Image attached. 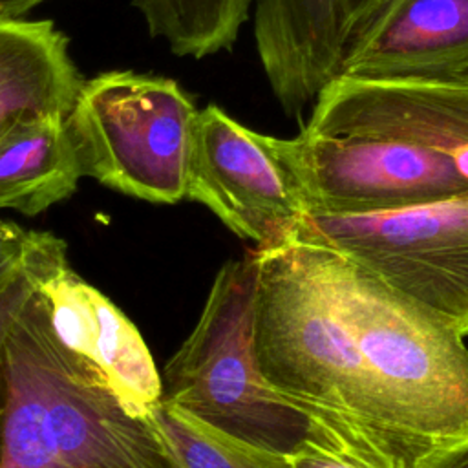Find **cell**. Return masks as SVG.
Wrapping results in <instances>:
<instances>
[{"label": "cell", "instance_id": "obj_17", "mask_svg": "<svg viewBox=\"0 0 468 468\" xmlns=\"http://www.w3.org/2000/svg\"><path fill=\"white\" fill-rule=\"evenodd\" d=\"M35 292V230H24L0 218V413L5 399L9 333Z\"/></svg>", "mask_w": 468, "mask_h": 468}, {"label": "cell", "instance_id": "obj_8", "mask_svg": "<svg viewBox=\"0 0 468 468\" xmlns=\"http://www.w3.org/2000/svg\"><path fill=\"white\" fill-rule=\"evenodd\" d=\"M185 199L205 205L256 249L291 241L305 216L265 133L216 104L197 110L194 119Z\"/></svg>", "mask_w": 468, "mask_h": 468}, {"label": "cell", "instance_id": "obj_9", "mask_svg": "<svg viewBox=\"0 0 468 468\" xmlns=\"http://www.w3.org/2000/svg\"><path fill=\"white\" fill-rule=\"evenodd\" d=\"M35 271L55 340L90 366L130 415L148 419L163 382L133 322L71 269L66 243L51 232L35 230Z\"/></svg>", "mask_w": 468, "mask_h": 468}, {"label": "cell", "instance_id": "obj_11", "mask_svg": "<svg viewBox=\"0 0 468 468\" xmlns=\"http://www.w3.org/2000/svg\"><path fill=\"white\" fill-rule=\"evenodd\" d=\"M468 73V0H386L344 48L336 75L367 80Z\"/></svg>", "mask_w": 468, "mask_h": 468}, {"label": "cell", "instance_id": "obj_1", "mask_svg": "<svg viewBox=\"0 0 468 468\" xmlns=\"http://www.w3.org/2000/svg\"><path fill=\"white\" fill-rule=\"evenodd\" d=\"M252 353L265 382L307 413L356 468H419L430 453L393 433L314 241L252 249Z\"/></svg>", "mask_w": 468, "mask_h": 468}, {"label": "cell", "instance_id": "obj_13", "mask_svg": "<svg viewBox=\"0 0 468 468\" xmlns=\"http://www.w3.org/2000/svg\"><path fill=\"white\" fill-rule=\"evenodd\" d=\"M84 177L62 115L18 119L0 137V208L37 216Z\"/></svg>", "mask_w": 468, "mask_h": 468}, {"label": "cell", "instance_id": "obj_21", "mask_svg": "<svg viewBox=\"0 0 468 468\" xmlns=\"http://www.w3.org/2000/svg\"><path fill=\"white\" fill-rule=\"evenodd\" d=\"M46 0H0V16L20 18L24 13Z\"/></svg>", "mask_w": 468, "mask_h": 468}, {"label": "cell", "instance_id": "obj_6", "mask_svg": "<svg viewBox=\"0 0 468 468\" xmlns=\"http://www.w3.org/2000/svg\"><path fill=\"white\" fill-rule=\"evenodd\" d=\"M327 245L468 336V194L371 216H303Z\"/></svg>", "mask_w": 468, "mask_h": 468}, {"label": "cell", "instance_id": "obj_4", "mask_svg": "<svg viewBox=\"0 0 468 468\" xmlns=\"http://www.w3.org/2000/svg\"><path fill=\"white\" fill-rule=\"evenodd\" d=\"M197 108L172 79L113 69L80 80L64 117L84 177L150 203L185 199Z\"/></svg>", "mask_w": 468, "mask_h": 468}, {"label": "cell", "instance_id": "obj_7", "mask_svg": "<svg viewBox=\"0 0 468 468\" xmlns=\"http://www.w3.org/2000/svg\"><path fill=\"white\" fill-rule=\"evenodd\" d=\"M26 322L68 468H181L152 417L130 415L104 380L55 340L38 291L26 305Z\"/></svg>", "mask_w": 468, "mask_h": 468}, {"label": "cell", "instance_id": "obj_12", "mask_svg": "<svg viewBox=\"0 0 468 468\" xmlns=\"http://www.w3.org/2000/svg\"><path fill=\"white\" fill-rule=\"evenodd\" d=\"M80 80L51 20L0 16V137L22 117H66Z\"/></svg>", "mask_w": 468, "mask_h": 468}, {"label": "cell", "instance_id": "obj_19", "mask_svg": "<svg viewBox=\"0 0 468 468\" xmlns=\"http://www.w3.org/2000/svg\"><path fill=\"white\" fill-rule=\"evenodd\" d=\"M419 468H468V437L431 450Z\"/></svg>", "mask_w": 468, "mask_h": 468}, {"label": "cell", "instance_id": "obj_16", "mask_svg": "<svg viewBox=\"0 0 468 468\" xmlns=\"http://www.w3.org/2000/svg\"><path fill=\"white\" fill-rule=\"evenodd\" d=\"M181 468H292L274 453L205 426L163 399L150 413Z\"/></svg>", "mask_w": 468, "mask_h": 468}, {"label": "cell", "instance_id": "obj_5", "mask_svg": "<svg viewBox=\"0 0 468 468\" xmlns=\"http://www.w3.org/2000/svg\"><path fill=\"white\" fill-rule=\"evenodd\" d=\"M265 139L305 216H371L468 194L448 159L411 143L305 126Z\"/></svg>", "mask_w": 468, "mask_h": 468}, {"label": "cell", "instance_id": "obj_20", "mask_svg": "<svg viewBox=\"0 0 468 468\" xmlns=\"http://www.w3.org/2000/svg\"><path fill=\"white\" fill-rule=\"evenodd\" d=\"M292 468H356L327 452L307 448L296 455L291 457Z\"/></svg>", "mask_w": 468, "mask_h": 468}, {"label": "cell", "instance_id": "obj_14", "mask_svg": "<svg viewBox=\"0 0 468 468\" xmlns=\"http://www.w3.org/2000/svg\"><path fill=\"white\" fill-rule=\"evenodd\" d=\"M0 468H68L48 419L26 307L13 324L7 340L5 399L0 413Z\"/></svg>", "mask_w": 468, "mask_h": 468}, {"label": "cell", "instance_id": "obj_10", "mask_svg": "<svg viewBox=\"0 0 468 468\" xmlns=\"http://www.w3.org/2000/svg\"><path fill=\"white\" fill-rule=\"evenodd\" d=\"M303 126L411 143L448 159L468 181V73L395 80L335 75Z\"/></svg>", "mask_w": 468, "mask_h": 468}, {"label": "cell", "instance_id": "obj_15", "mask_svg": "<svg viewBox=\"0 0 468 468\" xmlns=\"http://www.w3.org/2000/svg\"><path fill=\"white\" fill-rule=\"evenodd\" d=\"M254 0H133L148 33L177 57L205 58L230 49Z\"/></svg>", "mask_w": 468, "mask_h": 468}, {"label": "cell", "instance_id": "obj_2", "mask_svg": "<svg viewBox=\"0 0 468 468\" xmlns=\"http://www.w3.org/2000/svg\"><path fill=\"white\" fill-rule=\"evenodd\" d=\"M314 243L384 424L424 452L468 437L464 336L346 254Z\"/></svg>", "mask_w": 468, "mask_h": 468}, {"label": "cell", "instance_id": "obj_3", "mask_svg": "<svg viewBox=\"0 0 468 468\" xmlns=\"http://www.w3.org/2000/svg\"><path fill=\"white\" fill-rule=\"evenodd\" d=\"M254 289L252 250L223 263L196 327L163 369V400L205 426L274 453L292 457L316 448L336 457L324 430L278 395L256 366Z\"/></svg>", "mask_w": 468, "mask_h": 468}, {"label": "cell", "instance_id": "obj_18", "mask_svg": "<svg viewBox=\"0 0 468 468\" xmlns=\"http://www.w3.org/2000/svg\"><path fill=\"white\" fill-rule=\"evenodd\" d=\"M346 42L358 33L386 0H338Z\"/></svg>", "mask_w": 468, "mask_h": 468}]
</instances>
